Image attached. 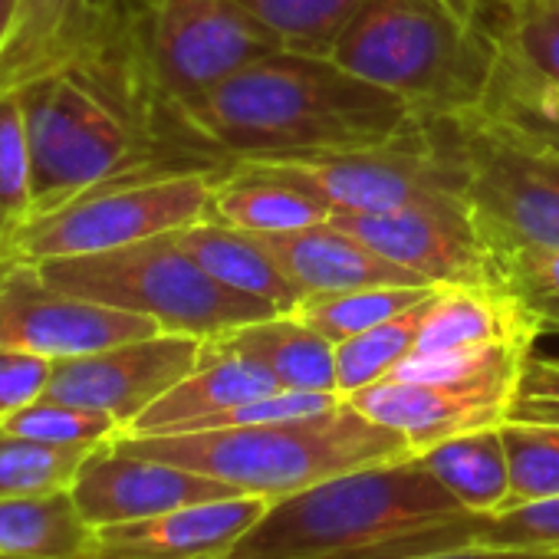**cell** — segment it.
I'll use <instances>...</instances> for the list:
<instances>
[{"label":"cell","mask_w":559,"mask_h":559,"mask_svg":"<svg viewBox=\"0 0 559 559\" xmlns=\"http://www.w3.org/2000/svg\"><path fill=\"white\" fill-rule=\"evenodd\" d=\"M168 109L178 148L224 158V165L372 148L418 126L395 93L359 80L333 57L290 50H276Z\"/></svg>","instance_id":"6da1fadb"},{"label":"cell","mask_w":559,"mask_h":559,"mask_svg":"<svg viewBox=\"0 0 559 559\" xmlns=\"http://www.w3.org/2000/svg\"><path fill=\"white\" fill-rule=\"evenodd\" d=\"M471 516L412 454L266 503L224 559H412L471 546Z\"/></svg>","instance_id":"7a4b0ae2"},{"label":"cell","mask_w":559,"mask_h":559,"mask_svg":"<svg viewBox=\"0 0 559 559\" xmlns=\"http://www.w3.org/2000/svg\"><path fill=\"white\" fill-rule=\"evenodd\" d=\"M116 444L234 487L243 497L280 500L330 477L412 457L405 435L366 418L346 399L320 415L214 431L116 435Z\"/></svg>","instance_id":"3957f363"},{"label":"cell","mask_w":559,"mask_h":559,"mask_svg":"<svg viewBox=\"0 0 559 559\" xmlns=\"http://www.w3.org/2000/svg\"><path fill=\"white\" fill-rule=\"evenodd\" d=\"M333 60L405 99L418 119H441L487 103L500 40L454 0H366Z\"/></svg>","instance_id":"277c9868"},{"label":"cell","mask_w":559,"mask_h":559,"mask_svg":"<svg viewBox=\"0 0 559 559\" xmlns=\"http://www.w3.org/2000/svg\"><path fill=\"white\" fill-rule=\"evenodd\" d=\"M37 266L50 284L67 294L148 317L165 333H185L198 340H214L280 313L257 297L217 284L178 243L175 234L103 253L47 260Z\"/></svg>","instance_id":"5b68a950"},{"label":"cell","mask_w":559,"mask_h":559,"mask_svg":"<svg viewBox=\"0 0 559 559\" xmlns=\"http://www.w3.org/2000/svg\"><path fill=\"white\" fill-rule=\"evenodd\" d=\"M428 145L461 171V198L487 243L559 247V152L484 109L421 119Z\"/></svg>","instance_id":"8992f818"},{"label":"cell","mask_w":559,"mask_h":559,"mask_svg":"<svg viewBox=\"0 0 559 559\" xmlns=\"http://www.w3.org/2000/svg\"><path fill=\"white\" fill-rule=\"evenodd\" d=\"M214 175L185 168L96 185L57 207L14 221L0 234V257L47 263L178 234L211 214Z\"/></svg>","instance_id":"52a82bcc"},{"label":"cell","mask_w":559,"mask_h":559,"mask_svg":"<svg viewBox=\"0 0 559 559\" xmlns=\"http://www.w3.org/2000/svg\"><path fill=\"white\" fill-rule=\"evenodd\" d=\"M142 24L148 67L168 106H181L284 50L237 0H155Z\"/></svg>","instance_id":"ba28073f"},{"label":"cell","mask_w":559,"mask_h":559,"mask_svg":"<svg viewBox=\"0 0 559 559\" xmlns=\"http://www.w3.org/2000/svg\"><path fill=\"white\" fill-rule=\"evenodd\" d=\"M257 162L304 181L333 207V214H385L408 204L461 198V171L428 145L421 119L412 132L385 145Z\"/></svg>","instance_id":"9c48e42d"},{"label":"cell","mask_w":559,"mask_h":559,"mask_svg":"<svg viewBox=\"0 0 559 559\" xmlns=\"http://www.w3.org/2000/svg\"><path fill=\"white\" fill-rule=\"evenodd\" d=\"M165 333L155 320L60 290L37 263L0 257V346L50 362Z\"/></svg>","instance_id":"30bf717a"},{"label":"cell","mask_w":559,"mask_h":559,"mask_svg":"<svg viewBox=\"0 0 559 559\" xmlns=\"http://www.w3.org/2000/svg\"><path fill=\"white\" fill-rule=\"evenodd\" d=\"M330 221L435 287H497L490 243L461 198L385 214L336 211Z\"/></svg>","instance_id":"8fae6325"},{"label":"cell","mask_w":559,"mask_h":559,"mask_svg":"<svg viewBox=\"0 0 559 559\" xmlns=\"http://www.w3.org/2000/svg\"><path fill=\"white\" fill-rule=\"evenodd\" d=\"M204 340L185 333H155L99 353L53 362L50 399L103 412L126 431L168 389H175L201 359Z\"/></svg>","instance_id":"7c38bea8"},{"label":"cell","mask_w":559,"mask_h":559,"mask_svg":"<svg viewBox=\"0 0 559 559\" xmlns=\"http://www.w3.org/2000/svg\"><path fill=\"white\" fill-rule=\"evenodd\" d=\"M80 513L90 526H116L158 513H171L191 503L243 497L234 487L204 477L198 471L132 454L112 441L99 444L80 464V474L70 487Z\"/></svg>","instance_id":"4fadbf2b"},{"label":"cell","mask_w":559,"mask_h":559,"mask_svg":"<svg viewBox=\"0 0 559 559\" xmlns=\"http://www.w3.org/2000/svg\"><path fill=\"white\" fill-rule=\"evenodd\" d=\"M520 379H487V382H412L382 379L346 402L366 418L405 435L412 451H425L454 435L477 428H497L510 415V402Z\"/></svg>","instance_id":"5bb4252c"},{"label":"cell","mask_w":559,"mask_h":559,"mask_svg":"<svg viewBox=\"0 0 559 559\" xmlns=\"http://www.w3.org/2000/svg\"><path fill=\"white\" fill-rule=\"evenodd\" d=\"M270 500L224 497L171 513L99 526L90 559H224Z\"/></svg>","instance_id":"9a60e30c"},{"label":"cell","mask_w":559,"mask_h":559,"mask_svg":"<svg viewBox=\"0 0 559 559\" xmlns=\"http://www.w3.org/2000/svg\"><path fill=\"white\" fill-rule=\"evenodd\" d=\"M270 257L280 263L294 284L310 294H346L366 287H435L418 273L376 253L356 234L336 227L333 221L284 230V234H253Z\"/></svg>","instance_id":"2e32d148"},{"label":"cell","mask_w":559,"mask_h":559,"mask_svg":"<svg viewBox=\"0 0 559 559\" xmlns=\"http://www.w3.org/2000/svg\"><path fill=\"white\" fill-rule=\"evenodd\" d=\"M106 0H17L11 34L0 47V99L80 60L106 24Z\"/></svg>","instance_id":"e0dca14e"},{"label":"cell","mask_w":559,"mask_h":559,"mask_svg":"<svg viewBox=\"0 0 559 559\" xmlns=\"http://www.w3.org/2000/svg\"><path fill=\"white\" fill-rule=\"evenodd\" d=\"M207 217L247 234H284L330 221L333 207L266 162H234L214 175Z\"/></svg>","instance_id":"ac0fdd59"},{"label":"cell","mask_w":559,"mask_h":559,"mask_svg":"<svg viewBox=\"0 0 559 559\" xmlns=\"http://www.w3.org/2000/svg\"><path fill=\"white\" fill-rule=\"evenodd\" d=\"M270 392H280V385L263 366L237 353L201 346L198 366L175 389H168L148 412H142L122 435L188 431L217 412H227L240 402H250Z\"/></svg>","instance_id":"d6986e66"},{"label":"cell","mask_w":559,"mask_h":559,"mask_svg":"<svg viewBox=\"0 0 559 559\" xmlns=\"http://www.w3.org/2000/svg\"><path fill=\"white\" fill-rule=\"evenodd\" d=\"M207 349L237 353L263 366L280 389L294 392H336V343L297 320L294 313H276L214 340H204Z\"/></svg>","instance_id":"ffe728a7"},{"label":"cell","mask_w":559,"mask_h":559,"mask_svg":"<svg viewBox=\"0 0 559 559\" xmlns=\"http://www.w3.org/2000/svg\"><path fill=\"white\" fill-rule=\"evenodd\" d=\"M536 320L497 287H441L418 333L415 353H451L493 343H533Z\"/></svg>","instance_id":"44dd1931"},{"label":"cell","mask_w":559,"mask_h":559,"mask_svg":"<svg viewBox=\"0 0 559 559\" xmlns=\"http://www.w3.org/2000/svg\"><path fill=\"white\" fill-rule=\"evenodd\" d=\"M178 243L201 263L204 273H211L217 284L257 297L280 313H294L304 300V290L280 270V263L270 257V250L247 230L227 227L221 221H198L175 234Z\"/></svg>","instance_id":"7402d4cb"},{"label":"cell","mask_w":559,"mask_h":559,"mask_svg":"<svg viewBox=\"0 0 559 559\" xmlns=\"http://www.w3.org/2000/svg\"><path fill=\"white\" fill-rule=\"evenodd\" d=\"M497 80L559 106V0H503Z\"/></svg>","instance_id":"603a6c76"},{"label":"cell","mask_w":559,"mask_h":559,"mask_svg":"<svg viewBox=\"0 0 559 559\" xmlns=\"http://www.w3.org/2000/svg\"><path fill=\"white\" fill-rule=\"evenodd\" d=\"M96 526L86 523L70 490L0 497V556L90 559Z\"/></svg>","instance_id":"cb8c5ba5"},{"label":"cell","mask_w":559,"mask_h":559,"mask_svg":"<svg viewBox=\"0 0 559 559\" xmlns=\"http://www.w3.org/2000/svg\"><path fill=\"white\" fill-rule=\"evenodd\" d=\"M467 513H493L510 500V464L497 428L454 435L415 454Z\"/></svg>","instance_id":"d4e9b609"},{"label":"cell","mask_w":559,"mask_h":559,"mask_svg":"<svg viewBox=\"0 0 559 559\" xmlns=\"http://www.w3.org/2000/svg\"><path fill=\"white\" fill-rule=\"evenodd\" d=\"M438 290L428 300L415 304L412 310H405L353 340L336 343V389L343 399L389 379L415 353L418 333L428 320V310H431V300L438 297Z\"/></svg>","instance_id":"484cf974"},{"label":"cell","mask_w":559,"mask_h":559,"mask_svg":"<svg viewBox=\"0 0 559 559\" xmlns=\"http://www.w3.org/2000/svg\"><path fill=\"white\" fill-rule=\"evenodd\" d=\"M290 53L333 57L366 0H237Z\"/></svg>","instance_id":"4316f807"},{"label":"cell","mask_w":559,"mask_h":559,"mask_svg":"<svg viewBox=\"0 0 559 559\" xmlns=\"http://www.w3.org/2000/svg\"><path fill=\"white\" fill-rule=\"evenodd\" d=\"M435 290L438 287H366L346 294H310L297 304L294 317L323 333L330 343H343L412 310Z\"/></svg>","instance_id":"83f0119b"},{"label":"cell","mask_w":559,"mask_h":559,"mask_svg":"<svg viewBox=\"0 0 559 559\" xmlns=\"http://www.w3.org/2000/svg\"><path fill=\"white\" fill-rule=\"evenodd\" d=\"M493 284L513 297L543 330L559 333V247L552 243H490Z\"/></svg>","instance_id":"f1b7e54d"},{"label":"cell","mask_w":559,"mask_h":559,"mask_svg":"<svg viewBox=\"0 0 559 559\" xmlns=\"http://www.w3.org/2000/svg\"><path fill=\"white\" fill-rule=\"evenodd\" d=\"M0 428L17 438H31V441L50 444V448H67V451H96L99 444L122 435L116 418L50 399V395H40L37 402L24 405L17 412L0 415Z\"/></svg>","instance_id":"f546056e"},{"label":"cell","mask_w":559,"mask_h":559,"mask_svg":"<svg viewBox=\"0 0 559 559\" xmlns=\"http://www.w3.org/2000/svg\"><path fill=\"white\" fill-rule=\"evenodd\" d=\"M90 451L50 448L0 428V497H40L70 490Z\"/></svg>","instance_id":"4dcf8cb0"},{"label":"cell","mask_w":559,"mask_h":559,"mask_svg":"<svg viewBox=\"0 0 559 559\" xmlns=\"http://www.w3.org/2000/svg\"><path fill=\"white\" fill-rule=\"evenodd\" d=\"M500 438L510 464L507 507L559 497V425L507 418L500 425Z\"/></svg>","instance_id":"1f68e13d"},{"label":"cell","mask_w":559,"mask_h":559,"mask_svg":"<svg viewBox=\"0 0 559 559\" xmlns=\"http://www.w3.org/2000/svg\"><path fill=\"white\" fill-rule=\"evenodd\" d=\"M510 546L559 552V497L503 507L471 516V546Z\"/></svg>","instance_id":"d6a6232c"},{"label":"cell","mask_w":559,"mask_h":559,"mask_svg":"<svg viewBox=\"0 0 559 559\" xmlns=\"http://www.w3.org/2000/svg\"><path fill=\"white\" fill-rule=\"evenodd\" d=\"M31 139L21 96L0 99V230L31 214Z\"/></svg>","instance_id":"836d02e7"},{"label":"cell","mask_w":559,"mask_h":559,"mask_svg":"<svg viewBox=\"0 0 559 559\" xmlns=\"http://www.w3.org/2000/svg\"><path fill=\"white\" fill-rule=\"evenodd\" d=\"M480 109L490 112V116H497L500 122H507L520 135H526V139H533V142L549 145V148L559 152V106L556 103L526 96V93H520V90L493 80L490 96H487V103Z\"/></svg>","instance_id":"e575fe53"},{"label":"cell","mask_w":559,"mask_h":559,"mask_svg":"<svg viewBox=\"0 0 559 559\" xmlns=\"http://www.w3.org/2000/svg\"><path fill=\"white\" fill-rule=\"evenodd\" d=\"M510 421L559 425V359L530 353L510 402Z\"/></svg>","instance_id":"d590c367"},{"label":"cell","mask_w":559,"mask_h":559,"mask_svg":"<svg viewBox=\"0 0 559 559\" xmlns=\"http://www.w3.org/2000/svg\"><path fill=\"white\" fill-rule=\"evenodd\" d=\"M53 362L14 346H0V415L17 412L47 395Z\"/></svg>","instance_id":"8d00e7d4"},{"label":"cell","mask_w":559,"mask_h":559,"mask_svg":"<svg viewBox=\"0 0 559 559\" xmlns=\"http://www.w3.org/2000/svg\"><path fill=\"white\" fill-rule=\"evenodd\" d=\"M412 559H559V552H539V549H510V546H457V549H441L428 556H412Z\"/></svg>","instance_id":"74e56055"},{"label":"cell","mask_w":559,"mask_h":559,"mask_svg":"<svg viewBox=\"0 0 559 559\" xmlns=\"http://www.w3.org/2000/svg\"><path fill=\"white\" fill-rule=\"evenodd\" d=\"M14 14H17V0H0V47H4V40L11 34Z\"/></svg>","instance_id":"f35d334b"},{"label":"cell","mask_w":559,"mask_h":559,"mask_svg":"<svg viewBox=\"0 0 559 559\" xmlns=\"http://www.w3.org/2000/svg\"><path fill=\"white\" fill-rule=\"evenodd\" d=\"M106 4H119V8H126V11H135V14H145L155 0H106Z\"/></svg>","instance_id":"ab89813d"},{"label":"cell","mask_w":559,"mask_h":559,"mask_svg":"<svg viewBox=\"0 0 559 559\" xmlns=\"http://www.w3.org/2000/svg\"><path fill=\"white\" fill-rule=\"evenodd\" d=\"M0 559H21V556H0Z\"/></svg>","instance_id":"60d3db41"},{"label":"cell","mask_w":559,"mask_h":559,"mask_svg":"<svg viewBox=\"0 0 559 559\" xmlns=\"http://www.w3.org/2000/svg\"><path fill=\"white\" fill-rule=\"evenodd\" d=\"M0 234H4V230H0Z\"/></svg>","instance_id":"b9f144b4"}]
</instances>
